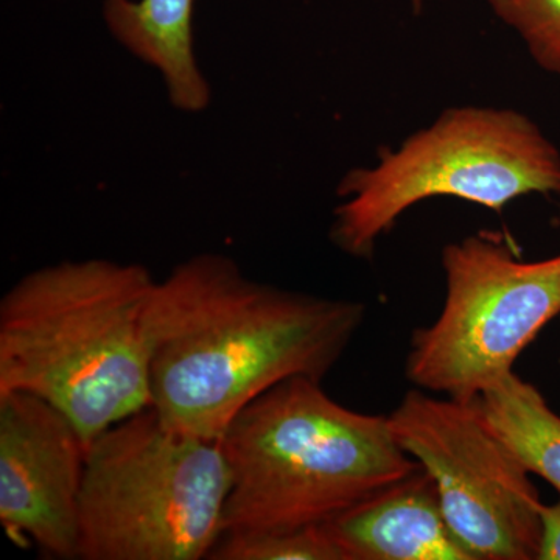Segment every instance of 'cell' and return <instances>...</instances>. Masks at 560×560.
<instances>
[{
    "label": "cell",
    "instance_id": "1",
    "mask_svg": "<svg viewBox=\"0 0 560 560\" xmlns=\"http://www.w3.org/2000/svg\"><path fill=\"white\" fill-rule=\"evenodd\" d=\"M364 318L363 302L279 289L224 254H197L151 293V408L173 429L221 441L279 383L323 382Z\"/></svg>",
    "mask_w": 560,
    "mask_h": 560
},
{
    "label": "cell",
    "instance_id": "2",
    "mask_svg": "<svg viewBox=\"0 0 560 560\" xmlns=\"http://www.w3.org/2000/svg\"><path fill=\"white\" fill-rule=\"evenodd\" d=\"M140 264L65 260L22 276L0 301V393L60 410L86 447L151 407L149 304Z\"/></svg>",
    "mask_w": 560,
    "mask_h": 560
},
{
    "label": "cell",
    "instance_id": "3",
    "mask_svg": "<svg viewBox=\"0 0 560 560\" xmlns=\"http://www.w3.org/2000/svg\"><path fill=\"white\" fill-rule=\"evenodd\" d=\"M221 444L231 469L223 534L320 525L419 469L388 416L349 410L307 377L250 401Z\"/></svg>",
    "mask_w": 560,
    "mask_h": 560
},
{
    "label": "cell",
    "instance_id": "4",
    "mask_svg": "<svg viewBox=\"0 0 560 560\" xmlns=\"http://www.w3.org/2000/svg\"><path fill=\"white\" fill-rule=\"evenodd\" d=\"M560 194V150L539 125L511 108L442 110L396 149L342 176L330 242L370 259L405 212L431 198H458L501 212L528 195Z\"/></svg>",
    "mask_w": 560,
    "mask_h": 560
},
{
    "label": "cell",
    "instance_id": "5",
    "mask_svg": "<svg viewBox=\"0 0 560 560\" xmlns=\"http://www.w3.org/2000/svg\"><path fill=\"white\" fill-rule=\"evenodd\" d=\"M231 469L221 441L153 408L98 434L80 495V559H209L223 536Z\"/></svg>",
    "mask_w": 560,
    "mask_h": 560
},
{
    "label": "cell",
    "instance_id": "6",
    "mask_svg": "<svg viewBox=\"0 0 560 560\" xmlns=\"http://www.w3.org/2000/svg\"><path fill=\"white\" fill-rule=\"evenodd\" d=\"M445 298L438 318L412 331L408 381L474 401L514 372L523 350L560 315V253L521 259L493 234L444 246Z\"/></svg>",
    "mask_w": 560,
    "mask_h": 560
},
{
    "label": "cell",
    "instance_id": "7",
    "mask_svg": "<svg viewBox=\"0 0 560 560\" xmlns=\"http://www.w3.org/2000/svg\"><path fill=\"white\" fill-rule=\"evenodd\" d=\"M388 420L400 447L436 482L445 518L475 560L539 558V490L477 400L412 389Z\"/></svg>",
    "mask_w": 560,
    "mask_h": 560
},
{
    "label": "cell",
    "instance_id": "8",
    "mask_svg": "<svg viewBox=\"0 0 560 560\" xmlns=\"http://www.w3.org/2000/svg\"><path fill=\"white\" fill-rule=\"evenodd\" d=\"M88 447L72 422L24 390L0 393V523L46 558L80 559Z\"/></svg>",
    "mask_w": 560,
    "mask_h": 560
},
{
    "label": "cell",
    "instance_id": "9",
    "mask_svg": "<svg viewBox=\"0 0 560 560\" xmlns=\"http://www.w3.org/2000/svg\"><path fill=\"white\" fill-rule=\"evenodd\" d=\"M342 560H475L422 467L323 523Z\"/></svg>",
    "mask_w": 560,
    "mask_h": 560
},
{
    "label": "cell",
    "instance_id": "10",
    "mask_svg": "<svg viewBox=\"0 0 560 560\" xmlns=\"http://www.w3.org/2000/svg\"><path fill=\"white\" fill-rule=\"evenodd\" d=\"M102 16L128 54L160 73L176 109L208 108L212 91L195 50V0H103Z\"/></svg>",
    "mask_w": 560,
    "mask_h": 560
},
{
    "label": "cell",
    "instance_id": "11",
    "mask_svg": "<svg viewBox=\"0 0 560 560\" xmlns=\"http://www.w3.org/2000/svg\"><path fill=\"white\" fill-rule=\"evenodd\" d=\"M478 407L526 469L560 492V416L515 372L485 390Z\"/></svg>",
    "mask_w": 560,
    "mask_h": 560
},
{
    "label": "cell",
    "instance_id": "12",
    "mask_svg": "<svg viewBox=\"0 0 560 560\" xmlns=\"http://www.w3.org/2000/svg\"><path fill=\"white\" fill-rule=\"evenodd\" d=\"M213 560H342L320 525L260 534H223L210 552Z\"/></svg>",
    "mask_w": 560,
    "mask_h": 560
},
{
    "label": "cell",
    "instance_id": "13",
    "mask_svg": "<svg viewBox=\"0 0 560 560\" xmlns=\"http://www.w3.org/2000/svg\"><path fill=\"white\" fill-rule=\"evenodd\" d=\"M540 69L560 75V0H488Z\"/></svg>",
    "mask_w": 560,
    "mask_h": 560
},
{
    "label": "cell",
    "instance_id": "14",
    "mask_svg": "<svg viewBox=\"0 0 560 560\" xmlns=\"http://www.w3.org/2000/svg\"><path fill=\"white\" fill-rule=\"evenodd\" d=\"M541 539L537 560H560V500L540 511Z\"/></svg>",
    "mask_w": 560,
    "mask_h": 560
},
{
    "label": "cell",
    "instance_id": "15",
    "mask_svg": "<svg viewBox=\"0 0 560 560\" xmlns=\"http://www.w3.org/2000/svg\"><path fill=\"white\" fill-rule=\"evenodd\" d=\"M427 2H429V0H408V3H410V7L412 9V11H415V13H420V11L423 10V7L427 5Z\"/></svg>",
    "mask_w": 560,
    "mask_h": 560
}]
</instances>
